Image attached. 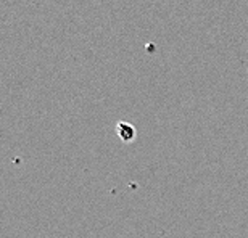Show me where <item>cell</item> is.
Returning a JSON list of instances; mask_svg holds the SVG:
<instances>
[{
	"instance_id": "6da1fadb",
	"label": "cell",
	"mask_w": 248,
	"mask_h": 238,
	"mask_svg": "<svg viewBox=\"0 0 248 238\" xmlns=\"http://www.w3.org/2000/svg\"><path fill=\"white\" fill-rule=\"evenodd\" d=\"M116 132H118V137H120L123 142H132L134 138H136V129L129 122H124V121L118 122Z\"/></svg>"
}]
</instances>
